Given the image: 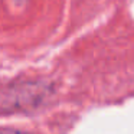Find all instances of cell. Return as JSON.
I'll return each mask as SVG.
<instances>
[]
</instances>
